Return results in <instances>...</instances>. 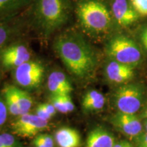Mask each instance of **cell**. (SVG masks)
Masks as SVG:
<instances>
[{
  "label": "cell",
  "instance_id": "obj_1",
  "mask_svg": "<svg viewBox=\"0 0 147 147\" xmlns=\"http://www.w3.org/2000/svg\"><path fill=\"white\" fill-rule=\"evenodd\" d=\"M54 49L67 70L79 78L93 74L96 67L95 55L82 36L75 32L60 35L55 40Z\"/></svg>",
  "mask_w": 147,
  "mask_h": 147
},
{
  "label": "cell",
  "instance_id": "obj_2",
  "mask_svg": "<svg viewBox=\"0 0 147 147\" xmlns=\"http://www.w3.org/2000/svg\"><path fill=\"white\" fill-rule=\"evenodd\" d=\"M76 14L84 31L92 34L107 32L112 18L106 5L98 0H81L76 7Z\"/></svg>",
  "mask_w": 147,
  "mask_h": 147
},
{
  "label": "cell",
  "instance_id": "obj_3",
  "mask_svg": "<svg viewBox=\"0 0 147 147\" xmlns=\"http://www.w3.org/2000/svg\"><path fill=\"white\" fill-rule=\"evenodd\" d=\"M69 10L70 0H37L34 13L40 27L50 33L65 23Z\"/></svg>",
  "mask_w": 147,
  "mask_h": 147
},
{
  "label": "cell",
  "instance_id": "obj_4",
  "mask_svg": "<svg viewBox=\"0 0 147 147\" xmlns=\"http://www.w3.org/2000/svg\"><path fill=\"white\" fill-rule=\"evenodd\" d=\"M106 53L113 60L132 67L138 65L142 58L138 46L131 39L123 36H117L110 40Z\"/></svg>",
  "mask_w": 147,
  "mask_h": 147
},
{
  "label": "cell",
  "instance_id": "obj_5",
  "mask_svg": "<svg viewBox=\"0 0 147 147\" xmlns=\"http://www.w3.org/2000/svg\"><path fill=\"white\" fill-rule=\"evenodd\" d=\"M143 97V89L138 84H123L115 93L116 107L121 113L136 114L141 108Z\"/></svg>",
  "mask_w": 147,
  "mask_h": 147
},
{
  "label": "cell",
  "instance_id": "obj_6",
  "mask_svg": "<svg viewBox=\"0 0 147 147\" xmlns=\"http://www.w3.org/2000/svg\"><path fill=\"white\" fill-rule=\"evenodd\" d=\"M11 127L13 134L17 136L32 138L47 129L49 124L48 121L41 119L37 115L28 113L18 116Z\"/></svg>",
  "mask_w": 147,
  "mask_h": 147
},
{
  "label": "cell",
  "instance_id": "obj_7",
  "mask_svg": "<svg viewBox=\"0 0 147 147\" xmlns=\"http://www.w3.org/2000/svg\"><path fill=\"white\" fill-rule=\"evenodd\" d=\"M45 67L39 62H25L14 70V77L18 85L25 88L38 87L43 80Z\"/></svg>",
  "mask_w": 147,
  "mask_h": 147
},
{
  "label": "cell",
  "instance_id": "obj_8",
  "mask_svg": "<svg viewBox=\"0 0 147 147\" xmlns=\"http://www.w3.org/2000/svg\"><path fill=\"white\" fill-rule=\"evenodd\" d=\"M110 121L117 130L129 138L135 139L144 132L143 123L136 114L118 111L113 116Z\"/></svg>",
  "mask_w": 147,
  "mask_h": 147
},
{
  "label": "cell",
  "instance_id": "obj_9",
  "mask_svg": "<svg viewBox=\"0 0 147 147\" xmlns=\"http://www.w3.org/2000/svg\"><path fill=\"white\" fill-rule=\"evenodd\" d=\"M111 8L116 22L121 27L129 26L139 18L138 13L127 0H113Z\"/></svg>",
  "mask_w": 147,
  "mask_h": 147
},
{
  "label": "cell",
  "instance_id": "obj_10",
  "mask_svg": "<svg viewBox=\"0 0 147 147\" xmlns=\"http://www.w3.org/2000/svg\"><path fill=\"white\" fill-rule=\"evenodd\" d=\"M30 57L29 50L23 45H12L5 48L1 55V63L6 68H16L29 61Z\"/></svg>",
  "mask_w": 147,
  "mask_h": 147
},
{
  "label": "cell",
  "instance_id": "obj_11",
  "mask_svg": "<svg viewBox=\"0 0 147 147\" xmlns=\"http://www.w3.org/2000/svg\"><path fill=\"white\" fill-rule=\"evenodd\" d=\"M106 75L114 83H126L134 76V67L113 60L106 66Z\"/></svg>",
  "mask_w": 147,
  "mask_h": 147
},
{
  "label": "cell",
  "instance_id": "obj_12",
  "mask_svg": "<svg viewBox=\"0 0 147 147\" xmlns=\"http://www.w3.org/2000/svg\"><path fill=\"white\" fill-rule=\"evenodd\" d=\"M48 89L51 95H70L73 87L65 74L60 71L51 73L48 78Z\"/></svg>",
  "mask_w": 147,
  "mask_h": 147
},
{
  "label": "cell",
  "instance_id": "obj_13",
  "mask_svg": "<svg viewBox=\"0 0 147 147\" xmlns=\"http://www.w3.org/2000/svg\"><path fill=\"white\" fill-rule=\"evenodd\" d=\"M115 144L114 136L102 127L90 131L87 140V147H113Z\"/></svg>",
  "mask_w": 147,
  "mask_h": 147
},
{
  "label": "cell",
  "instance_id": "obj_14",
  "mask_svg": "<svg viewBox=\"0 0 147 147\" xmlns=\"http://www.w3.org/2000/svg\"><path fill=\"white\" fill-rule=\"evenodd\" d=\"M55 139L59 147H79L81 144L78 131L70 127L59 129L55 133Z\"/></svg>",
  "mask_w": 147,
  "mask_h": 147
},
{
  "label": "cell",
  "instance_id": "obj_15",
  "mask_svg": "<svg viewBox=\"0 0 147 147\" xmlns=\"http://www.w3.org/2000/svg\"><path fill=\"white\" fill-rule=\"evenodd\" d=\"M105 102V97L102 93L95 90H91L84 95L82 98V106L84 111H97L104 108Z\"/></svg>",
  "mask_w": 147,
  "mask_h": 147
},
{
  "label": "cell",
  "instance_id": "obj_16",
  "mask_svg": "<svg viewBox=\"0 0 147 147\" xmlns=\"http://www.w3.org/2000/svg\"><path fill=\"white\" fill-rule=\"evenodd\" d=\"M3 95L4 98L7 108L10 115L13 116L21 115L19 107H18L17 100L14 91V86L8 85L6 86L3 91Z\"/></svg>",
  "mask_w": 147,
  "mask_h": 147
},
{
  "label": "cell",
  "instance_id": "obj_17",
  "mask_svg": "<svg viewBox=\"0 0 147 147\" xmlns=\"http://www.w3.org/2000/svg\"><path fill=\"white\" fill-rule=\"evenodd\" d=\"M14 91L15 93L18 105L19 107L21 115L29 113V110L33 105V100L27 92L18 89L14 86Z\"/></svg>",
  "mask_w": 147,
  "mask_h": 147
},
{
  "label": "cell",
  "instance_id": "obj_18",
  "mask_svg": "<svg viewBox=\"0 0 147 147\" xmlns=\"http://www.w3.org/2000/svg\"><path fill=\"white\" fill-rule=\"evenodd\" d=\"M13 35L12 27L6 24H0V50L6 45Z\"/></svg>",
  "mask_w": 147,
  "mask_h": 147
},
{
  "label": "cell",
  "instance_id": "obj_19",
  "mask_svg": "<svg viewBox=\"0 0 147 147\" xmlns=\"http://www.w3.org/2000/svg\"><path fill=\"white\" fill-rule=\"evenodd\" d=\"M0 138L2 140L5 147H22L19 141L11 134L3 133L0 134Z\"/></svg>",
  "mask_w": 147,
  "mask_h": 147
},
{
  "label": "cell",
  "instance_id": "obj_20",
  "mask_svg": "<svg viewBox=\"0 0 147 147\" xmlns=\"http://www.w3.org/2000/svg\"><path fill=\"white\" fill-rule=\"evenodd\" d=\"M51 103L55 106L57 111L61 113H68V110L64 104L62 95H51Z\"/></svg>",
  "mask_w": 147,
  "mask_h": 147
},
{
  "label": "cell",
  "instance_id": "obj_21",
  "mask_svg": "<svg viewBox=\"0 0 147 147\" xmlns=\"http://www.w3.org/2000/svg\"><path fill=\"white\" fill-rule=\"evenodd\" d=\"M131 3L139 15L147 16V0H131Z\"/></svg>",
  "mask_w": 147,
  "mask_h": 147
},
{
  "label": "cell",
  "instance_id": "obj_22",
  "mask_svg": "<svg viewBox=\"0 0 147 147\" xmlns=\"http://www.w3.org/2000/svg\"><path fill=\"white\" fill-rule=\"evenodd\" d=\"M8 111L4 98H3V97L0 95V128L5 124L6 121Z\"/></svg>",
  "mask_w": 147,
  "mask_h": 147
},
{
  "label": "cell",
  "instance_id": "obj_23",
  "mask_svg": "<svg viewBox=\"0 0 147 147\" xmlns=\"http://www.w3.org/2000/svg\"><path fill=\"white\" fill-rule=\"evenodd\" d=\"M136 147H147V132L144 131L135 138Z\"/></svg>",
  "mask_w": 147,
  "mask_h": 147
},
{
  "label": "cell",
  "instance_id": "obj_24",
  "mask_svg": "<svg viewBox=\"0 0 147 147\" xmlns=\"http://www.w3.org/2000/svg\"><path fill=\"white\" fill-rule=\"evenodd\" d=\"M36 115L42 119H45L46 121H49L51 117V116L47 113V111L44 108L41 104H39L36 108Z\"/></svg>",
  "mask_w": 147,
  "mask_h": 147
},
{
  "label": "cell",
  "instance_id": "obj_25",
  "mask_svg": "<svg viewBox=\"0 0 147 147\" xmlns=\"http://www.w3.org/2000/svg\"><path fill=\"white\" fill-rule=\"evenodd\" d=\"M36 136L48 146L54 147V140L51 136L48 135V134H38Z\"/></svg>",
  "mask_w": 147,
  "mask_h": 147
},
{
  "label": "cell",
  "instance_id": "obj_26",
  "mask_svg": "<svg viewBox=\"0 0 147 147\" xmlns=\"http://www.w3.org/2000/svg\"><path fill=\"white\" fill-rule=\"evenodd\" d=\"M62 97H63V100L64 102V104L67 108V110H68L69 113H71L74 110V104L72 102V100H71V98L70 97V95H62Z\"/></svg>",
  "mask_w": 147,
  "mask_h": 147
},
{
  "label": "cell",
  "instance_id": "obj_27",
  "mask_svg": "<svg viewBox=\"0 0 147 147\" xmlns=\"http://www.w3.org/2000/svg\"><path fill=\"white\" fill-rule=\"evenodd\" d=\"M41 105L43 106L44 108L47 110V113L50 115L51 117H53L55 114H56L57 110L55 108V106L53 105L51 103L48 104V103H44V104H41Z\"/></svg>",
  "mask_w": 147,
  "mask_h": 147
},
{
  "label": "cell",
  "instance_id": "obj_28",
  "mask_svg": "<svg viewBox=\"0 0 147 147\" xmlns=\"http://www.w3.org/2000/svg\"><path fill=\"white\" fill-rule=\"evenodd\" d=\"M16 1V0H0V13L6 8H8Z\"/></svg>",
  "mask_w": 147,
  "mask_h": 147
},
{
  "label": "cell",
  "instance_id": "obj_29",
  "mask_svg": "<svg viewBox=\"0 0 147 147\" xmlns=\"http://www.w3.org/2000/svg\"><path fill=\"white\" fill-rule=\"evenodd\" d=\"M140 40L143 47L147 51V27L144 29L140 35Z\"/></svg>",
  "mask_w": 147,
  "mask_h": 147
},
{
  "label": "cell",
  "instance_id": "obj_30",
  "mask_svg": "<svg viewBox=\"0 0 147 147\" xmlns=\"http://www.w3.org/2000/svg\"><path fill=\"white\" fill-rule=\"evenodd\" d=\"M113 147H134V146L128 141L121 140L119 142H115Z\"/></svg>",
  "mask_w": 147,
  "mask_h": 147
},
{
  "label": "cell",
  "instance_id": "obj_31",
  "mask_svg": "<svg viewBox=\"0 0 147 147\" xmlns=\"http://www.w3.org/2000/svg\"><path fill=\"white\" fill-rule=\"evenodd\" d=\"M33 144L34 145L35 147H49L47 145H46L42 141L40 140L37 136L35 137L34 141H33Z\"/></svg>",
  "mask_w": 147,
  "mask_h": 147
},
{
  "label": "cell",
  "instance_id": "obj_32",
  "mask_svg": "<svg viewBox=\"0 0 147 147\" xmlns=\"http://www.w3.org/2000/svg\"><path fill=\"white\" fill-rule=\"evenodd\" d=\"M143 127H144V131L147 132V119H145L143 122Z\"/></svg>",
  "mask_w": 147,
  "mask_h": 147
},
{
  "label": "cell",
  "instance_id": "obj_33",
  "mask_svg": "<svg viewBox=\"0 0 147 147\" xmlns=\"http://www.w3.org/2000/svg\"><path fill=\"white\" fill-rule=\"evenodd\" d=\"M142 116L144 117L145 119H147V105H146V107H145L144 111H143Z\"/></svg>",
  "mask_w": 147,
  "mask_h": 147
},
{
  "label": "cell",
  "instance_id": "obj_34",
  "mask_svg": "<svg viewBox=\"0 0 147 147\" xmlns=\"http://www.w3.org/2000/svg\"><path fill=\"white\" fill-rule=\"evenodd\" d=\"M0 147H5L4 144H3V143L2 142V140H1V138H0Z\"/></svg>",
  "mask_w": 147,
  "mask_h": 147
}]
</instances>
